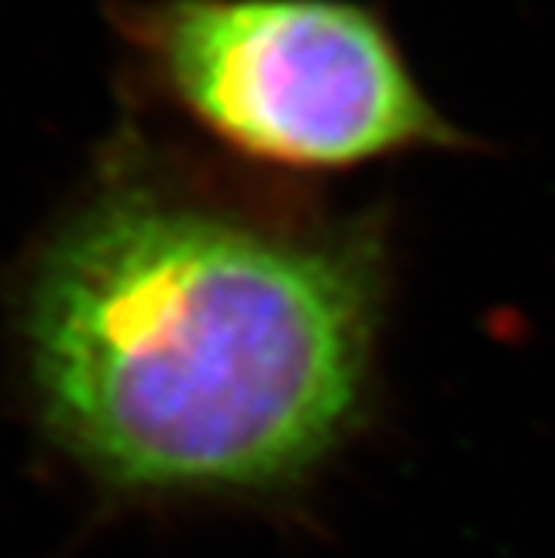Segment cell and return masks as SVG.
<instances>
[{"mask_svg":"<svg viewBox=\"0 0 555 558\" xmlns=\"http://www.w3.org/2000/svg\"><path fill=\"white\" fill-rule=\"evenodd\" d=\"M378 312L365 234L301 241L121 201L50 251L31 301L47 412L118 482L298 475L359 409Z\"/></svg>","mask_w":555,"mask_h":558,"instance_id":"1","label":"cell"},{"mask_svg":"<svg viewBox=\"0 0 555 558\" xmlns=\"http://www.w3.org/2000/svg\"><path fill=\"white\" fill-rule=\"evenodd\" d=\"M150 40L181 105L251 158L338 171L451 141L382 21L345 0H178Z\"/></svg>","mask_w":555,"mask_h":558,"instance_id":"2","label":"cell"}]
</instances>
